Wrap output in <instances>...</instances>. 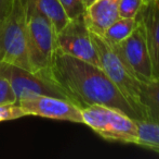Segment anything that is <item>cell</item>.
I'll use <instances>...</instances> for the list:
<instances>
[{
	"label": "cell",
	"mask_w": 159,
	"mask_h": 159,
	"mask_svg": "<svg viewBox=\"0 0 159 159\" xmlns=\"http://www.w3.org/2000/svg\"><path fill=\"white\" fill-rule=\"evenodd\" d=\"M25 7L26 34L33 72L48 69L57 50V31L30 0H23Z\"/></svg>",
	"instance_id": "277c9868"
},
{
	"label": "cell",
	"mask_w": 159,
	"mask_h": 159,
	"mask_svg": "<svg viewBox=\"0 0 159 159\" xmlns=\"http://www.w3.org/2000/svg\"><path fill=\"white\" fill-rule=\"evenodd\" d=\"M14 0H0V19L10 11Z\"/></svg>",
	"instance_id": "ffe728a7"
},
{
	"label": "cell",
	"mask_w": 159,
	"mask_h": 159,
	"mask_svg": "<svg viewBox=\"0 0 159 159\" xmlns=\"http://www.w3.org/2000/svg\"><path fill=\"white\" fill-rule=\"evenodd\" d=\"M138 142L136 145L159 153V123L136 120Z\"/></svg>",
	"instance_id": "9a60e30c"
},
{
	"label": "cell",
	"mask_w": 159,
	"mask_h": 159,
	"mask_svg": "<svg viewBox=\"0 0 159 159\" xmlns=\"http://www.w3.org/2000/svg\"><path fill=\"white\" fill-rule=\"evenodd\" d=\"M144 6V0H120L119 17H136Z\"/></svg>",
	"instance_id": "2e32d148"
},
{
	"label": "cell",
	"mask_w": 159,
	"mask_h": 159,
	"mask_svg": "<svg viewBox=\"0 0 159 159\" xmlns=\"http://www.w3.org/2000/svg\"><path fill=\"white\" fill-rule=\"evenodd\" d=\"M57 49L68 56L100 67L98 52L91 31L86 22L84 12L69 19L64 27L57 33Z\"/></svg>",
	"instance_id": "8992f818"
},
{
	"label": "cell",
	"mask_w": 159,
	"mask_h": 159,
	"mask_svg": "<svg viewBox=\"0 0 159 159\" xmlns=\"http://www.w3.org/2000/svg\"><path fill=\"white\" fill-rule=\"evenodd\" d=\"M0 63L13 64L33 72L23 0H14L10 11L0 19Z\"/></svg>",
	"instance_id": "3957f363"
},
{
	"label": "cell",
	"mask_w": 159,
	"mask_h": 159,
	"mask_svg": "<svg viewBox=\"0 0 159 159\" xmlns=\"http://www.w3.org/2000/svg\"><path fill=\"white\" fill-rule=\"evenodd\" d=\"M114 46L141 82H147L154 79L146 33L140 19L133 32L120 44Z\"/></svg>",
	"instance_id": "9c48e42d"
},
{
	"label": "cell",
	"mask_w": 159,
	"mask_h": 159,
	"mask_svg": "<svg viewBox=\"0 0 159 159\" xmlns=\"http://www.w3.org/2000/svg\"><path fill=\"white\" fill-rule=\"evenodd\" d=\"M136 17L145 28L154 77L159 79V0L144 3Z\"/></svg>",
	"instance_id": "30bf717a"
},
{
	"label": "cell",
	"mask_w": 159,
	"mask_h": 159,
	"mask_svg": "<svg viewBox=\"0 0 159 159\" xmlns=\"http://www.w3.org/2000/svg\"><path fill=\"white\" fill-rule=\"evenodd\" d=\"M120 0H95L84 10L89 30L102 36L111 23L119 19Z\"/></svg>",
	"instance_id": "8fae6325"
},
{
	"label": "cell",
	"mask_w": 159,
	"mask_h": 159,
	"mask_svg": "<svg viewBox=\"0 0 159 159\" xmlns=\"http://www.w3.org/2000/svg\"><path fill=\"white\" fill-rule=\"evenodd\" d=\"M98 52L100 67L105 74L124 95L135 112L138 120H145L144 110L141 104V81L136 77L124 58L119 55L114 45L106 42L102 36L91 32Z\"/></svg>",
	"instance_id": "7a4b0ae2"
},
{
	"label": "cell",
	"mask_w": 159,
	"mask_h": 159,
	"mask_svg": "<svg viewBox=\"0 0 159 159\" xmlns=\"http://www.w3.org/2000/svg\"><path fill=\"white\" fill-rule=\"evenodd\" d=\"M94 1H95V0H84V6H86V8L88 6H90L91 3H93Z\"/></svg>",
	"instance_id": "44dd1931"
},
{
	"label": "cell",
	"mask_w": 159,
	"mask_h": 159,
	"mask_svg": "<svg viewBox=\"0 0 159 159\" xmlns=\"http://www.w3.org/2000/svg\"><path fill=\"white\" fill-rule=\"evenodd\" d=\"M37 74L53 81L80 109L103 105L138 120L132 107L101 67L57 49L50 67Z\"/></svg>",
	"instance_id": "6da1fadb"
},
{
	"label": "cell",
	"mask_w": 159,
	"mask_h": 159,
	"mask_svg": "<svg viewBox=\"0 0 159 159\" xmlns=\"http://www.w3.org/2000/svg\"><path fill=\"white\" fill-rule=\"evenodd\" d=\"M16 102L25 111L26 116H37L84 124L81 109L68 99L49 95L27 94Z\"/></svg>",
	"instance_id": "ba28073f"
},
{
	"label": "cell",
	"mask_w": 159,
	"mask_h": 159,
	"mask_svg": "<svg viewBox=\"0 0 159 159\" xmlns=\"http://www.w3.org/2000/svg\"><path fill=\"white\" fill-rule=\"evenodd\" d=\"M42 15L52 23L57 33L61 31L69 21L66 11L59 0H30Z\"/></svg>",
	"instance_id": "4fadbf2b"
},
{
	"label": "cell",
	"mask_w": 159,
	"mask_h": 159,
	"mask_svg": "<svg viewBox=\"0 0 159 159\" xmlns=\"http://www.w3.org/2000/svg\"><path fill=\"white\" fill-rule=\"evenodd\" d=\"M0 75L6 77L14 89L16 102L27 94L49 95L70 100L63 89L53 81L21 67L0 63Z\"/></svg>",
	"instance_id": "52a82bcc"
},
{
	"label": "cell",
	"mask_w": 159,
	"mask_h": 159,
	"mask_svg": "<svg viewBox=\"0 0 159 159\" xmlns=\"http://www.w3.org/2000/svg\"><path fill=\"white\" fill-rule=\"evenodd\" d=\"M16 102V95L9 81L0 75V105Z\"/></svg>",
	"instance_id": "ac0fdd59"
},
{
	"label": "cell",
	"mask_w": 159,
	"mask_h": 159,
	"mask_svg": "<svg viewBox=\"0 0 159 159\" xmlns=\"http://www.w3.org/2000/svg\"><path fill=\"white\" fill-rule=\"evenodd\" d=\"M139 23L136 17H119L107 27L102 37L111 45H118L127 38Z\"/></svg>",
	"instance_id": "5bb4252c"
},
{
	"label": "cell",
	"mask_w": 159,
	"mask_h": 159,
	"mask_svg": "<svg viewBox=\"0 0 159 159\" xmlns=\"http://www.w3.org/2000/svg\"><path fill=\"white\" fill-rule=\"evenodd\" d=\"M141 104L144 110L145 120L159 123V79L141 83Z\"/></svg>",
	"instance_id": "7c38bea8"
},
{
	"label": "cell",
	"mask_w": 159,
	"mask_h": 159,
	"mask_svg": "<svg viewBox=\"0 0 159 159\" xmlns=\"http://www.w3.org/2000/svg\"><path fill=\"white\" fill-rule=\"evenodd\" d=\"M63 6L64 10L66 11L69 19L82 14L86 10L84 0H59Z\"/></svg>",
	"instance_id": "d6986e66"
},
{
	"label": "cell",
	"mask_w": 159,
	"mask_h": 159,
	"mask_svg": "<svg viewBox=\"0 0 159 159\" xmlns=\"http://www.w3.org/2000/svg\"><path fill=\"white\" fill-rule=\"evenodd\" d=\"M148 1H151V0H144V3H146V2H148Z\"/></svg>",
	"instance_id": "7402d4cb"
},
{
	"label": "cell",
	"mask_w": 159,
	"mask_h": 159,
	"mask_svg": "<svg viewBox=\"0 0 159 159\" xmlns=\"http://www.w3.org/2000/svg\"><path fill=\"white\" fill-rule=\"evenodd\" d=\"M81 115L84 124L104 140L136 145V120L122 111L103 105H93L81 109Z\"/></svg>",
	"instance_id": "5b68a950"
},
{
	"label": "cell",
	"mask_w": 159,
	"mask_h": 159,
	"mask_svg": "<svg viewBox=\"0 0 159 159\" xmlns=\"http://www.w3.org/2000/svg\"><path fill=\"white\" fill-rule=\"evenodd\" d=\"M26 113L17 102L0 105V122L25 117Z\"/></svg>",
	"instance_id": "e0dca14e"
}]
</instances>
